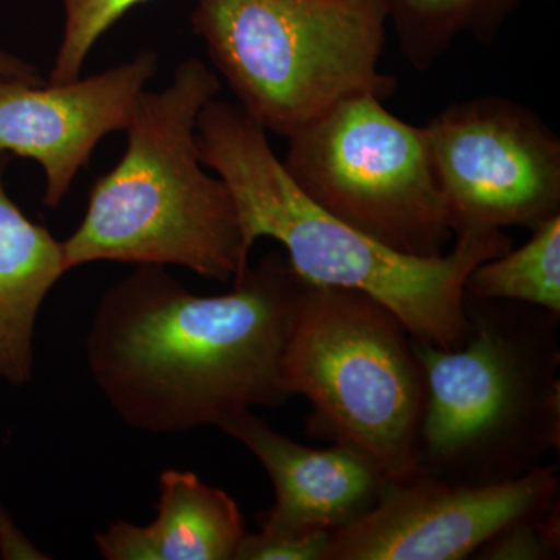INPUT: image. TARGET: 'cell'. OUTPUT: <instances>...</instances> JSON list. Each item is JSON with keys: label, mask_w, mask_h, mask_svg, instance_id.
I'll return each mask as SVG.
<instances>
[{"label": "cell", "mask_w": 560, "mask_h": 560, "mask_svg": "<svg viewBox=\"0 0 560 560\" xmlns=\"http://www.w3.org/2000/svg\"><path fill=\"white\" fill-rule=\"evenodd\" d=\"M282 378L290 397L311 401L312 436L359 453L388 482L422 474L425 375L410 331L381 302L305 280Z\"/></svg>", "instance_id": "6"}, {"label": "cell", "mask_w": 560, "mask_h": 560, "mask_svg": "<svg viewBox=\"0 0 560 560\" xmlns=\"http://www.w3.org/2000/svg\"><path fill=\"white\" fill-rule=\"evenodd\" d=\"M220 88L189 58L164 90L140 94L120 161L92 183L83 220L62 242L66 270L117 261L176 265L221 283L241 278L249 256L237 209L223 179L202 171L197 142L198 114Z\"/></svg>", "instance_id": "3"}, {"label": "cell", "mask_w": 560, "mask_h": 560, "mask_svg": "<svg viewBox=\"0 0 560 560\" xmlns=\"http://www.w3.org/2000/svg\"><path fill=\"white\" fill-rule=\"evenodd\" d=\"M560 555V500L545 511L510 523L471 559L555 560Z\"/></svg>", "instance_id": "17"}, {"label": "cell", "mask_w": 560, "mask_h": 560, "mask_svg": "<svg viewBox=\"0 0 560 560\" xmlns=\"http://www.w3.org/2000/svg\"><path fill=\"white\" fill-rule=\"evenodd\" d=\"M65 24L49 83L80 79L95 44L135 7L150 0H60Z\"/></svg>", "instance_id": "16"}, {"label": "cell", "mask_w": 560, "mask_h": 560, "mask_svg": "<svg viewBox=\"0 0 560 560\" xmlns=\"http://www.w3.org/2000/svg\"><path fill=\"white\" fill-rule=\"evenodd\" d=\"M372 94L335 103L289 138L283 167L335 219L401 254L442 256L447 206L423 127Z\"/></svg>", "instance_id": "7"}, {"label": "cell", "mask_w": 560, "mask_h": 560, "mask_svg": "<svg viewBox=\"0 0 560 560\" xmlns=\"http://www.w3.org/2000/svg\"><path fill=\"white\" fill-rule=\"evenodd\" d=\"M530 232L521 248L478 265L466 280V294L522 302L560 315V215Z\"/></svg>", "instance_id": "15"}, {"label": "cell", "mask_w": 560, "mask_h": 560, "mask_svg": "<svg viewBox=\"0 0 560 560\" xmlns=\"http://www.w3.org/2000/svg\"><path fill=\"white\" fill-rule=\"evenodd\" d=\"M232 285L198 296L165 267L139 265L103 294L88 368L127 425L186 433L290 399L283 353L305 279L271 253Z\"/></svg>", "instance_id": "1"}, {"label": "cell", "mask_w": 560, "mask_h": 560, "mask_svg": "<svg viewBox=\"0 0 560 560\" xmlns=\"http://www.w3.org/2000/svg\"><path fill=\"white\" fill-rule=\"evenodd\" d=\"M158 517L138 526L119 521L95 534L108 560H235L248 530L230 493L206 485L194 471L164 470Z\"/></svg>", "instance_id": "12"}, {"label": "cell", "mask_w": 560, "mask_h": 560, "mask_svg": "<svg viewBox=\"0 0 560 560\" xmlns=\"http://www.w3.org/2000/svg\"><path fill=\"white\" fill-rule=\"evenodd\" d=\"M191 31L265 131L289 138L350 95L388 101L385 0H195Z\"/></svg>", "instance_id": "5"}, {"label": "cell", "mask_w": 560, "mask_h": 560, "mask_svg": "<svg viewBox=\"0 0 560 560\" xmlns=\"http://www.w3.org/2000/svg\"><path fill=\"white\" fill-rule=\"evenodd\" d=\"M559 499L558 464L492 485H455L420 474L388 482L364 517L331 534L324 560L474 558L504 526Z\"/></svg>", "instance_id": "9"}, {"label": "cell", "mask_w": 560, "mask_h": 560, "mask_svg": "<svg viewBox=\"0 0 560 560\" xmlns=\"http://www.w3.org/2000/svg\"><path fill=\"white\" fill-rule=\"evenodd\" d=\"M220 429L242 442L270 477L275 504L259 515L261 533L331 536L364 517L388 486L359 453L337 444H298L250 410L228 419Z\"/></svg>", "instance_id": "11"}, {"label": "cell", "mask_w": 560, "mask_h": 560, "mask_svg": "<svg viewBox=\"0 0 560 560\" xmlns=\"http://www.w3.org/2000/svg\"><path fill=\"white\" fill-rule=\"evenodd\" d=\"M452 234L536 228L560 215V139L522 103H452L423 127Z\"/></svg>", "instance_id": "8"}, {"label": "cell", "mask_w": 560, "mask_h": 560, "mask_svg": "<svg viewBox=\"0 0 560 560\" xmlns=\"http://www.w3.org/2000/svg\"><path fill=\"white\" fill-rule=\"evenodd\" d=\"M330 534L276 536L246 533L238 545L235 560H324Z\"/></svg>", "instance_id": "18"}, {"label": "cell", "mask_w": 560, "mask_h": 560, "mask_svg": "<svg viewBox=\"0 0 560 560\" xmlns=\"http://www.w3.org/2000/svg\"><path fill=\"white\" fill-rule=\"evenodd\" d=\"M11 160L0 151V377L24 385L33 374L40 305L68 270L62 242L11 200L5 187Z\"/></svg>", "instance_id": "13"}, {"label": "cell", "mask_w": 560, "mask_h": 560, "mask_svg": "<svg viewBox=\"0 0 560 560\" xmlns=\"http://www.w3.org/2000/svg\"><path fill=\"white\" fill-rule=\"evenodd\" d=\"M526 0H385L401 57L427 72L453 44L470 36L492 44ZM552 2V0H541Z\"/></svg>", "instance_id": "14"}, {"label": "cell", "mask_w": 560, "mask_h": 560, "mask_svg": "<svg viewBox=\"0 0 560 560\" xmlns=\"http://www.w3.org/2000/svg\"><path fill=\"white\" fill-rule=\"evenodd\" d=\"M458 349L415 341L425 375L420 471L455 485L515 480L560 445V315L466 294Z\"/></svg>", "instance_id": "4"}, {"label": "cell", "mask_w": 560, "mask_h": 560, "mask_svg": "<svg viewBox=\"0 0 560 560\" xmlns=\"http://www.w3.org/2000/svg\"><path fill=\"white\" fill-rule=\"evenodd\" d=\"M158 68L156 51L143 50L69 83L35 86L0 79V151L38 162L46 208L60 206L105 136L125 131Z\"/></svg>", "instance_id": "10"}, {"label": "cell", "mask_w": 560, "mask_h": 560, "mask_svg": "<svg viewBox=\"0 0 560 560\" xmlns=\"http://www.w3.org/2000/svg\"><path fill=\"white\" fill-rule=\"evenodd\" d=\"M197 142L202 164L231 191L248 256L257 241L272 238L302 279L381 302L420 345L452 350L467 340L466 280L482 261L512 249L503 231L459 235L452 253L442 256H408L305 197L267 131L237 103L210 101L198 114Z\"/></svg>", "instance_id": "2"}, {"label": "cell", "mask_w": 560, "mask_h": 560, "mask_svg": "<svg viewBox=\"0 0 560 560\" xmlns=\"http://www.w3.org/2000/svg\"><path fill=\"white\" fill-rule=\"evenodd\" d=\"M0 79L22 81L35 86L47 83L35 65L2 49H0Z\"/></svg>", "instance_id": "19"}]
</instances>
